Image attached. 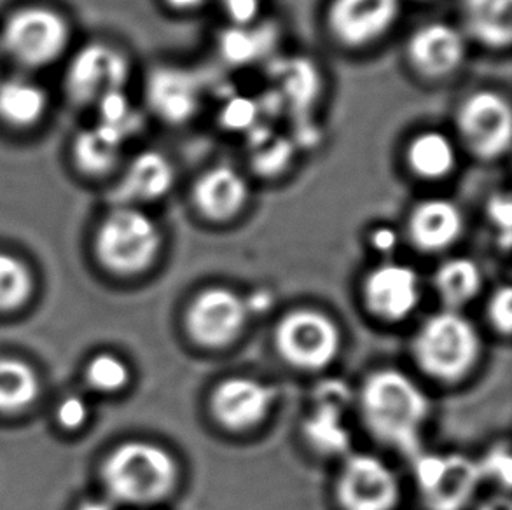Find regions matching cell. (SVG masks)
<instances>
[{"mask_svg":"<svg viewBox=\"0 0 512 510\" xmlns=\"http://www.w3.org/2000/svg\"><path fill=\"white\" fill-rule=\"evenodd\" d=\"M434 285L446 310L458 311L478 296L483 273L469 257H453L437 268Z\"/></svg>","mask_w":512,"mask_h":510,"instance_id":"24","label":"cell"},{"mask_svg":"<svg viewBox=\"0 0 512 510\" xmlns=\"http://www.w3.org/2000/svg\"><path fill=\"white\" fill-rule=\"evenodd\" d=\"M457 140L441 130H422L409 138L404 163L415 179L443 182L457 172Z\"/></svg>","mask_w":512,"mask_h":510,"instance_id":"20","label":"cell"},{"mask_svg":"<svg viewBox=\"0 0 512 510\" xmlns=\"http://www.w3.org/2000/svg\"><path fill=\"white\" fill-rule=\"evenodd\" d=\"M478 510H512L511 498L507 493L495 495V497L488 498L486 502L479 505Z\"/></svg>","mask_w":512,"mask_h":510,"instance_id":"40","label":"cell"},{"mask_svg":"<svg viewBox=\"0 0 512 510\" xmlns=\"http://www.w3.org/2000/svg\"><path fill=\"white\" fill-rule=\"evenodd\" d=\"M207 0H163V4L173 13L187 14L200 11Z\"/></svg>","mask_w":512,"mask_h":510,"instance_id":"39","label":"cell"},{"mask_svg":"<svg viewBox=\"0 0 512 510\" xmlns=\"http://www.w3.org/2000/svg\"><path fill=\"white\" fill-rule=\"evenodd\" d=\"M263 42H259L252 27H231L222 35L221 51L229 63H249L256 58Z\"/></svg>","mask_w":512,"mask_h":510,"instance_id":"31","label":"cell"},{"mask_svg":"<svg viewBox=\"0 0 512 510\" xmlns=\"http://www.w3.org/2000/svg\"><path fill=\"white\" fill-rule=\"evenodd\" d=\"M411 350L416 366L432 380L458 383L478 364L483 346L469 318L444 310L420 325Z\"/></svg>","mask_w":512,"mask_h":510,"instance_id":"3","label":"cell"},{"mask_svg":"<svg viewBox=\"0 0 512 510\" xmlns=\"http://www.w3.org/2000/svg\"><path fill=\"white\" fill-rule=\"evenodd\" d=\"M462 208L448 198H427L416 203L408 217L409 242L425 254H439L462 238Z\"/></svg>","mask_w":512,"mask_h":510,"instance_id":"19","label":"cell"},{"mask_svg":"<svg viewBox=\"0 0 512 510\" xmlns=\"http://www.w3.org/2000/svg\"><path fill=\"white\" fill-rule=\"evenodd\" d=\"M231 27H254L263 14V0H219Z\"/></svg>","mask_w":512,"mask_h":510,"instance_id":"33","label":"cell"},{"mask_svg":"<svg viewBox=\"0 0 512 510\" xmlns=\"http://www.w3.org/2000/svg\"><path fill=\"white\" fill-rule=\"evenodd\" d=\"M49 111L46 88L27 76L0 79V121L11 128L39 125Z\"/></svg>","mask_w":512,"mask_h":510,"instance_id":"22","label":"cell"},{"mask_svg":"<svg viewBox=\"0 0 512 510\" xmlns=\"http://www.w3.org/2000/svg\"><path fill=\"white\" fill-rule=\"evenodd\" d=\"M336 497L343 510H394L401 500V483L378 456L353 453L343 463Z\"/></svg>","mask_w":512,"mask_h":510,"instance_id":"13","label":"cell"},{"mask_svg":"<svg viewBox=\"0 0 512 510\" xmlns=\"http://www.w3.org/2000/svg\"><path fill=\"white\" fill-rule=\"evenodd\" d=\"M56 416H58V421H60L62 427L74 430V428L81 427L88 418V406L81 397L72 395V397L62 400V404L58 406V411H56Z\"/></svg>","mask_w":512,"mask_h":510,"instance_id":"36","label":"cell"},{"mask_svg":"<svg viewBox=\"0 0 512 510\" xmlns=\"http://www.w3.org/2000/svg\"><path fill=\"white\" fill-rule=\"evenodd\" d=\"M249 311L245 299L224 285L201 290L189 304L186 329L196 345L205 348H224L242 334Z\"/></svg>","mask_w":512,"mask_h":510,"instance_id":"12","label":"cell"},{"mask_svg":"<svg viewBox=\"0 0 512 510\" xmlns=\"http://www.w3.org/2000/svg\"><path fill=\"white\" fill-rule=\"evenodd\" d=\"M177 180V170L165 152L147 149L135 154L119 172L112 189L116 207H137L165 198Z\"/></svg>","mask_w":512,"mask_h":510,"instance_id":"17","label":"cell"},{"mask_svg":"<svg viewBox=\"0 0 512 510\" xmlns=\"http://www.w3.org/2000/svg\"><path fill=\"white\" fill-rule=\"evenodd\" d=\"M77 510H114V507L104 500H88Z\"/></svg>","mask_w":512,"mask_h":510,"instance_id":"41","label":"cell"},{"mask_svg":"<svg viewBox=\"0 0 512 510\" xmlns=\"http://www.w3.org/2000/svg\"><path fill=\"white\" fill-rule=\"evenodd\" d=\"M340 327L333 318L317 310H294L280 318L275 329L278 355L294 369L317 373L340 355Z\"/></svg>","mask_w":512,"mask_h":510,"instance_id":"7","label":"cell"},{"mask_svg":"<svg viewBox=\"0 0 512 510\" xmlns=\"http://www.w3.org/2000/svg\"><path fill=\"white\" fill-rule=\"evenodd\" d=\"M469 55L464 30L450 21H429L411 32L406 42V60L416 77L441 83L457 76Z\"/></svg>","mask_w":512,"mask_h":510,"instance_id":"11","label":"cell"},{"mask_svg":"<svg viewBox=\"0 0 512 510\" xmlns=\"http://www.w3.org/2000/svg\"><path fill=\"white\" fill-rule=\"evenodd\" d=\"M352 400V392L343 381H326L315 393V406L333 407L341 413H345Z\"/></svg>","mask_w":512,"mask_h":510,"instance_id":"35","label":"cell"},{"mask_svg":"<svg viewBox=\"0 0 512 510\" xmlns=\"http://www.w3.org/2000/svg\"><path fill=\"white\" fill-rule=\"evenodd\" d=\"M481 477L486 483L499 484L502 490H511L512 455L507 442H499L497 446L486 451V455L478 460Z\"/></svg>","mask_w":512,"mask_h":510,"instance_id":"30","label":"cell"},{"mask_svg":"<svg viewBox=\"0 0 512 510\" xmlns=\"http://www.w3.org/2000/svg\"><path fill=\"white\" fill-rule=\"evenodd\" d=\"M271 296L266 292V290H259V292H254L252 296L247 297L245 299V306H247V311L250 313H264V311L270 308Z\"/></svg>","mask_w":512,"mask_h":510,"instance_id":"38","label":"cell"},{"mask_svg":"<svg viewBox=\"0 0 512 510\" xmlns=\"http://www.w3.org/2000/svg\"><path fill=\"white\" fill-rule=\"evenodd\" d=\"M367 310L385 322H401L420 303V276L402 262H383L371 269L362 283Z\"/></svg>","mask_w":512,"mask_h":510,"instance_id":"15","label":"cell"},{"mask_svg":"<svg viewBox=\"0 0 512 510\" xmlns=\"http://www.w3.org/2000/svg\"><path fill=\"white\" fill-rule=\"evenodd\" d=\"M146 98L156 118L179 126L196 116L201 104V88L189 70L160 67L147 77Z\"/></svg>","mask_w":512,"mask_h":510,"instance_id":"18","label":"cell"},{"mask_svg":"<svg viewBox=\"0 0 512 510\" xmlns=\"http://www.w3.org/2000/svg\"><path fill=\"white\" fill-rule=\"evenodd\" d=\"M132 77V63L118 46L90 42L77 49L63 76L70 100L79 107H95L104 98L126 91Z\"/></svg>","mask_w":512,"mask_h":510,"instance_id":"8","label":"cell"},{"mask_svg":"<svg viewBox=\"0 0 512 510\" xmlns=\"http://www.w3.org/2000/svg\"><path fill=\"white\" fill-rule=\"evenodd\" d=\"M397 245V233L392 228H376L371 235V247L380 254H390Z\"/></svg>","mask_w":512,"mask_h":510,"instance_id":"37","label":"cell"},{"mask_svg":"<svg viewBox=\"0 0 512 510\" xmlns=\"http://www.w3.org/2000/svg\"><path fill=\"white\" fill-rule=\"evenodd\" d=\"M486 215H488V221L492 222L493 228L499 231L500 247L509 250L512 228L511 196L507 193H495L490 196L486 203Z\"/></svg>","mask_w":512,"mask_h":510,"instance_id":"32","label":"cell"},{"mask_svg":"<svg viewBox=\"0 0 512 510\" xmlns=\"http://www.w3.org/2000/svg\"><path fill=\"white\" fill-rule=\"evenodd\" d=\"M404 0H329L327 34L340 48L362 51L376 46L394 30Z\"/></svg>","mask_w":512,"mask_h":510,"instance_id":"10","label":"cell"},{"mask_svg":"<svg viewBox=\"0 0 512 510\" xmlns=\"http://www.w3.org/2000/svg\"><path fill=\"white\" fill-rule=\"evenodd\" d=\"M413 465L418 490L429 510H464L483 483L478 460L462 453H420Z\"/></svg>","mask_w":512,"mask_h":510,"instance_id":"9","label":"cell"},{"mask_svg":"<svg viewBox=\"0 0 512 510\" xmlns=\"http://www.w3.org/2000/svg\"><path fill=\"white\" fill-rule=\"evenodd\" d=\"M39 392L34 369L18 359H0V413H18Z\"/></svg>","mask_w":512,"mask_h":510,"instance_id":"26","label":"cell"},{"mask_svg":"<svg viewBox=\"0 0 512 510\" xmlns=\"http://www.w3.org/2000/svg\"><path fill=\"white\" fill-rule=\"evenodd\" d=\"M277 399V386L249 376H231L215 386L210 411L221 427L243 432L261 425Z\"/></svg>","mask_w":512,"mask_h":510,"instance_id":"14","label":"cell"},{"mask_svg":"<svg viewBox=\"0 0 512 510\" xmlns=\"http://www.w3.org/2000/svg\"><path fill=\"white\" fill-rule=\"evenodd\" d=\"M465 37L492 51H506L512 41V0H460Z\"/></svg>","mask_w":512,"mask_h":510,"instance_id":"21","label":"cell"},{"mask_svg":"<svg viewBox=\"0 0 512 510\" xmlns=\"http://www.w3.org/2000/svg\"><path fill=\"white\" fill-rule=\"evenodd\" d=\"M102 477L107 491L121 504L154 505L179 486V463L160 444L128 441L105 460Z\"/></svg>","mask_w":512,"mask_h":510,"instance_id":"2","label":"cell"},{"mask_svg":"<svg viewBox=\"0 0 512 510\" xmlns=\"http://www.w3.org/2000/svg\"><path fill=\"white\" fill-rule=\"evenodd\" d=\"M488 318L492 322L493 329L509 336L512 329V290L509 285H504L493 292L488 303Z\"/></svg>","mask_w":512,"mask_h":510,"instance_id":"34","label":"cell"},{"mask_svg":"<svg viewBox=\"0 0 512 510\" xmlns=\"http://www.w3.org/2000/svg\"><path fill=\"white\" fill-rule=\"evenodd\" d=\"M95 123L102 130L109 131L111 135L119 138L123 144H128L142 128V118L135 109L126 91H119L104 98L95 107Z\"/></svg>","mask_w":512,"mask_h":510,"instance_id":"27","label":"cell"},{"mask_svg":"<svg viewBox=\"0 0 512 510\" xmlns=\"http://www.w3.org/2000/svg\"><path fill=\"white\" fill-rule=\"evenodd\" d=\"M366 428L381 444L411 460L423 453L422 432L430 416V400L416 381L397 369L367 376L359 395Z\"/></svg>","mask_w":512,"mask_h":510,"instance_id":"1","label":"cell"},{"mask_svg":"<svg viewBox=\"0 0 512 510\" xmlns=\"http://www.w3.org/2000/svg\"><path fill=\"white\" fill-rule=\"evenodd\" d=\"M249 200V180L226 163L205 168L191 187L194 210L210 222L233 221L247 208Z\"/></svg>","mask_w":512,"mask_h":510,"instance_id":"16","label":"cell"},{"mask_svg":"<svg viewBox=\"0 0 512 510\" xmlns=\"http://www.w3.org/2000/svg\"><path fill=\"white\" fill-rule=\"evenodd\" d=\"M161 247L158 222L137 207L112 208L95 236L98 259L116 275L144 273L158 259Z\"/></svg>","mask_w":512,"mask_h":510,"instance_id":"4","label":"cell"},{"mask_svg":"<svg viewBox=\"0 0 512 510\" xmlns=\"http://www.w3.org/2000/svg\"><path fill=\"white\" fill-rule=\"evenodd\" d=\"M416 2H430V0H416Z\"/></svg>","mask_w":512,"mask_h":510,"instance_id":"42","label":"cell"},{"mask_svg":"<svg viewBox=\"0 0 512 510\" xmlns=\"http://www.w3.org/2000/svg\"><path fill=\"white\" fill-rule=\"evenodd\" d=\"M70 37L69 21L60 11L44 4H28L4 21L0 51L25 69H42L62 58Z\"/></svg>","mask_w":512,"mask_h":510,"instance_id":"5","label":"cell"},{"mask_svg":"<svg viewBox=\"0 0 512 510\" xmlns=\"http://www.w3.org/2000/svg\"><path fill=\"white\" fill-rule=\"evenodd\" d=\"M123 149L125 144L119 138L100 126L91 125L79 131L74 138L72 158L84 175L104 177L119 170L123 163Z\"/></svg>","mask_w":512,"mask_h":510,"instance_id":"23","label":"cell"},{"mask_svg":"<svg viewBox=\"0 0 512 510\" xmlns=\"http://www.w3.org/2000/svg\"><path fill=\"white\" fill-rule=\"evenodd\" d=\"M32 290L34 280L27 266L13 255L0 254V310L20 308Z\"/></svg>","mask_w":512,"mask_h":510,"instance_id":"28","label":"cell"},{"mask_svg":"<svg viewBox=\"0 0 512 510\" xmlns=\"http://www.w3.org/2000/svg\"><path fill=\"white\" fill-rule=\"evenodd\" d=\"M86 378L98 392L114 393L123 390L130 381V369L125 360L111 353H102L91 360Z\"/></svg>","mask_w":512,"mask_h":510,"instance_id":"29","label":"cell"},{"mask_svg":"<svg viewBox=\"0 0 512 510\" xmlns=\"http://www.w3.org/2000/svg\"><path fill=\"white\" fill-rule=\"evenodd\" d=\"M303 435L319 455L343 456L350 453L352 435L346 427L345 413L333 407L315 406L303 423Z\"/></svg>","mask_w":512,"mask_h":510,"instance_id":"25","label":"cell"},{"mask_svg":"<svg viewBox=\"0 0 512 510\" xmlns=\"http://www.w3.org/2000/svg\"><path fill=\"white\" fill-rule=\"evenodd\" d=\"M457 144L472 158L493 163L511 151L512 111L509 98L492 90L472 91L458 104L455 112Z\"/></svg>","mask_w":512,"mask_h":510,"instance_id":"6","label":"cell"}]
</instances>
